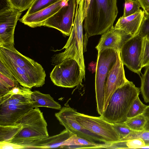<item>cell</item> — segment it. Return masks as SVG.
I'll list each match as a JSON object with an SVG mask.
<instances>
[{
  "label": "cell",
  "instance_id": "36",
  "mask_svg": "<svg viewBox=\"0 0 149 149\" xmlns=\"http://www.w3.org/2000/svg\"><path fill=\"white\" fill-rule=\"evenodd\" d=\"M0 149H25L23 146L9 141H0Z\"/></svg>",
  "mask_w": 149,
  "mask_h": 149
},
{
  "label": "cell",
  "instance_id": "33",
  "mask_svg": "<svg viewBox=\"0 0 149 149\" xmlns=\"http://www.w3.org/2000/svg\"><path fill=\"white\" fill-rule=\"evenodd\" d=\"M11 8L22 12L28 9L34 0H8Z\"/></svg>",
  "mask_w": 149,
  "mask_h": 149
},
{
  "label": "cell",
  "instance_id": "3",
  "mask_svg": "<svg viewBox=\"0 0 149 149\" xmlns=\"http://www.w3.org/2000/svg\"><path fill=\"white\" fill-rule=\"evenodd\" d=\"M85 0H81L79 5L77 4L76 12L72 31L67 41L61 49L63 52L56 54L52 59L53 65L57 64L67 59H73L79 63L85 78V66L83 53V10Z\"/></svg>",
  "mask_w": 149,
  "mask_h": 149
},
{
  "label": "cell",
  "instance_id": "38",
  "mask_svg": "<svg viewBox=\"0 0 149 149\" xmlns=\"http://www.w3.org/2000/svg\"><path fill=\"white\" fill-rule=\"evenodd\" d=\"M143 114L147 118L148 120H149V105L147 106Z\"/></svg>",
  "mask_w": 149,
  "mask_h": 149
},
{
  "label": "cell",
  "instance_id": "17",
  "mask_svg": "<svg viewBox=\"0 0 149 149\" xmlns=\"http://www.w3.org/2000/svg\"><path fill=\"white\" fill-rule=\"evenodd\" d=\"M145 16L144 11L140 9L131 15L120 17L114 27L124 31L132 37L138 34Z\"/></svg>",
  "mask_w": 149,
  "mask_h": 149
},
{
  "label": "cell",
  "instance_id": "26",
  "mask_svg": "<svg viewBox=\"0 0 149 149\" xmlns=\"http://www.w3.org/2000/svg\"><path fill=\"white\" fill-rule=\"evenodd\" d=\"M32 92L30 88L21 86L18 84L13 88L2 96H0V101L15 95H22L30 98Z\"/></svg>",
  "mask_w": 149,
  "mask_h": 149
},
{
  "label": "cell",
  "instance_id": "16",
  "mask_svg": "<svg viewBox=\"0 0 149 149\" xmlns=\"http://www.w3.org/2000/svg\"><path fill=\"white\" fill-rule=\"evenodd\" d=\"M66 0H60L53 4L34 13L24 15L19 19L24 24L34 28L43 26L44 22L57 13L64 4Z\"/></svg>",
  "mask_w": 149,
  "mask_h": 149
},
{
  "label": "cell",
  "instance_id": "24",
  "mask_svg": "<svg viewBox=\"0 0 149 149\" xmlns=\"http://www.w3.org/2000/svg\"><path fill=\"white\" fill-rule=\"evenodd\" d=\"M61 0H34L26 13L27 16L46 8Z\"/></svg>",
  "mask_w": 149,
  "mask_h": 149
},
{
  "label": "cell",
  "instance_id": "8",
  "mask_svg": "<svg viewBox=\"0 0 149 149\" xmlns=\"http://www.w3.org/2000/svg\"><path fill=\"white\" fill-rule=\"evenodd\" d=\"M76 120L83 127L101 137L105 143H112L119 140L118 136L111 123L101 116H90L77 112L75 113Z\"/></svg>",
  "mask_w": 149,
  "mask_h": 149
},
{
  "label": "cell",
  "instance_id": "30",
  "mask_svg": "<svg viewBox=\"0 0 149 149\" xmlns=\"http://www.w3.org/2000/svg\"><path fill=\"white\" fill-rule=\"evenodd\" d=\"M125 3L123 17L133 15L139 11L141 7L138 0H125Z\"/></svg>",
  "mask_w": 149,
  "mask_h": 149
},
{
  "label": "cell",
  "instance_id": "29",
  "mask_svg": "<svg viewBox=\"0 0 149 149\" xmlns=\"http://www.w3.org/2000/svg\"><path fill=\"white\" fill-rule=\"evenodd\" d=\"M30 103H31L30 98L19 95H13L0 101V104L4 105H18Z\"/></svg>",
  "mask_w": 149,
  "mask_h": 149
},
{
  "label": "cell",
  "instance_id": "23",
  "mask_svg": "<svg viewBox=\"0 0 149 149\" xmlns=\"http://www.w3.org/2000/svg\"><path fill=\"white\" fill-rule=\"evenodd\" d=\"M148 120L143 114L128 118L125 122L128 127L132 130L135 131L144 130V127Z\"/></svg>",
  "mask_w": 149,
  "mask_h": 149
},
{
  "label": "cell",
  "instance_id": "37",
  "mask_svg": "<svg viewBox=\"0 0 149 149\" xmlns=\"http://www.w3.org/2000/svg\"><path fill=\"white\" fill-rule=\"evenodd\" d=\"M143 9L145 15H149V0H138Z\"/></svg>",
  "mask_w": 149,
  "mask_h": 149
},
{
  "label": "cell",
  "instance_id": "1",
  "mask_svg": "<svg viewBox=\"0 0 149 149\" xmlns=\"http://www.w3.org/2000/svg\"><path fill=\"white\" fill-rule=\"evenodd\" d=\"M0 61L21 86L31 89L42 86L46 74L42 66L19 52L12 44L0 45Z\"/></svg>",
  "mask_w": 149,
  "mask_h": 149
},
{
  "label": "cell",
  "instance_id": "40",
  "mask_svg": "<svg viewBox=\"0 0 149 149\" xmlns=\"http://www.w3.org/2000/svg\"><path fill=\"white\" fill-rule=\"evenodd\" d=\"M76 0L77 3V4L79 5L80 2H81V0Z\"/></svg>",
  "mask_w": 149,
  "mask_h": 149
},
{
  "label": "cell",
  "instance_id": "31",
  "mask_svg": "<svg viewBox=\"0 0 149 149\" xmlns=\"http://www.w3.org/2000/svg\"><path fill=\"white\" fill-rule=\"evenodd\" d=\"M140 138L144 141L145 146L143 148H149V131H133L126 137L118 140L124 141L134 139Z\"/></svg>",
  "mask_w": 149,
  "mask_h": 149
},
{
  "label": "cell",
  "instance_id": "19",
  "mask_svg": "<svg viewBox=\"0 0 149 149\" xmlns=\"http://www.w3.org/2000/svg\"><path fill=\"white\" fill-rule=\"evenodd\" d=\"M30 100L34 108L43 107L60 110L61 106L49 94H45L39 91L32 92Z\"/></svg>",
  "mask_w": 149,
  "mask_h": 149
},
{
  "label": "cell",
  "instance_id": "12",
  "mask_svg": "<svg viewBox=\"0 0 149 149\" xmlns=\"http://www.w3.org/2000/svg\"><path fill=\"white\" fill-rule=\"evenodd\" d=\"M22 14L19 10L11 7L0 10V45H14V34L18 20Z\"/></svg>",
  "mask_w": 149,
  "mask_h": 149
},
{
  "label": "cell",
  "instance_id": "11",
  "mask_svg": "<svg viewBox=\"0 0 149 149\" xmlns=\"http://www.w3.org/2000/svg\"><path fill=\"white\" fill-rule=\"evenodd\" d=\"M76 110L65 105L55 115L60 124L74 134L84 138L91 142H102L105 143L100 136L88 131L76 120L75 113Z\"/></svg>",
  "mask_w": 149,
  "mask_h": 149
},
{
  "label": "cell",
  "instance_id": "4",
  "mask_svg": "<svg viewBox=\"0 0 149 149\" xmlns=\"http://www.w3.org/2000/svg\"><path fill=\"white\" fill-rule=\"evenodd\" d=\"M140 92L139 88L128 80L114 92L101 116L111 123L125 122L130 107Z\"/></svg>",
  "mask_w": 149,
  "mask_h": 149
},
{
  "label": "cell",
  "instance_id": "7",
  "mask_svg": "<svg viewBox=\"0 0 149 149\" xmlns=\"http://www.w3.org/2000/svg\"><path fill=\"white\" fill-rule=\"evenodd\" d=\"M50 77L54 85L69 88L81 84L84 79L79 63L73 59L65 60L56 64L50 73Z\"/></svg>",
  "mask_w": 149,
  "mask_h": 149
},
{
  "label": "cell",
  "instance_id": "32",
  "mask_svg": "<svg viewBox=\"0 0 149 149\" xmlns=\"http://www.w3.org/2000/svg\"><path fill=\"white\" fill-rule=\"evenodd\" d=\"M141 59L142 68L149 65V39L146 37H143Z\"/></svg>",
  "mask_w": 149,
  "mask_h": 149
},
{
  "label": "cell",
  "instance_id": "35",
  "mask_svg": "<svg viewBox=\"0 0 149 149\" xmlns=\"http://www.w3.org/2000/svg\"><path fill=\"white\" fill-rule=\"evenodd\" d=\"M138 34L149 39V15H145Z\"/></svg>",
  "mask_w": 149,
  "mask_h": 149
},
{
  "label": "cell",
  "instance_id": "21",
  "mask_svg": "<svg viewBox=\"0 0 149 149\" xmlns=\"http://www.w3.org/2000/svg\"><path fill=\"white\" fill-rule=\"evenodd\" d=\"M145 146V143L142 139L137 138L108 143L107 148H143Z\"/></svg>",
  "mask_w": 149,
  "mask_h": 149
},
{
  "label": "cell",
  "instance_id": "27",
  "mask_svg": "<svg viewBox=\"0 0 149 149\" xmlns=\"http://www.w3.org/2000/svg\"><path fill=\"white\" fill-rule=\"evenodd\" d=\"M19 83L17 81L0 73V96L19 84Z\"/></svg>",
  "mask_w": 149,
  "mask_h": 149
},
{
  "label": "cell",
  "instance_id": "39",
  "mask_svg": "<svg viewBox=\"0 0 149 149\" xmlns=\"http://www.w3.org/2000/svg\"><path fill=\"white\" fill-rule=\"evenodd\" d=\"M144 130L149 131V120H148L144 127Z\"/></svg>",
  "mask_w": 149,
  "mask_h": 149
},
{
  "label": "cell",
  "instance_id": "34",
  "mask_svg": "<svg viewBox=\"0 0 149 149\" xmlns=\"http://www.w3.org/2000/svg\"><path fill=\"white\" fill-rule=\"evenodd\" d=\"M112 124L118 136L119 140L126 137L133 131L128 127L125 122Z\"/></svg>",
  "mask_w": 149,
  "mask_h": 149
},
{
  "label": "cell",
  "instance_id": "28",
  "mask_svg": "<svg viewBox=\"0 0 149 149\" xmlns=\"http://www.w3.org/2000/svg\"><path fill=\"white\" fill-rule=\"evenodd\" d=\"M147 106L141 102L139 96H138L130 107L127 115V118L143 114Z\"/></svg>",
  "mask_w": 149,
  "mask_h": 149
},
{
  "label": "cell",
  "instance_id": "6",
  "mask_svg": "<svg viewBox=\"0 0 149 149\" xmlns=\"http://www.w3.org/2000/svg\"><path fill=\"white\" fill-rule=\"evenodd\" d=\"M98 51L95 77L97 109L102 116L104 111L105 85L108 73L116 62L118 52L111 48Z\"/></svg>",
  "mask_w": 149,
  "mask_h": 149
},
{
  "label": "cell",
  "instance_id": "14",
  "mask_svg": "<svg viewBox=\"0 0 149 149\" xmlns=\"http://www.w3.org/2000/svg\"><path fill=\"white\" fill-rule=\"evenodd\" d=\"M131 37L124 31L116 29L112 26L102 35L95 48L98 51L111 48L120 52L124 43Z\"/></svg>",
  "mask_w": 149,
  "mask_h": 149
},
{
  "label": "cell",
  "instance_id": "10",
  "mask_svg": "<svg viewBox=\"0 0 149 149\" xmlns=\"http://www.w3.org/2000/svg\"><path fill=\"white\" fill-rule=\"evenodd\" d=\"M143 37L138 34L131 37L124 44L120 54L124 64L140 76L142 68L141 54Z\"/></svg>",
  "mask_w": 149,
  "mask_h": 149
},
{
  "label": "cell",
  "instance_id": "15",
  "mask_svg": "<svg viewBox=\"0 0 149 149\" xmlns=\"http://www.w3.org/2000/svg\"><path fill=\"white\" fill-rule=\"evenodd\" d=\"M33 108L31 103L18 105L0 104V125L16 124L18 119Z\"/></svg>",
  "mask_w": 149,
  "mask_h": 149
},
{
  "label": "cell",
  "instance_id": "9",
  "mask_svg": "<svg viewBox=\"0 0 149 149\" xmlns=\"http://www.w3.org/2000/svg\"><path fill=\"white\" fill-rule=\"evenodd\" d=\"M77 4L76 0H66L62 8L47 19L43 26L56 29L70 36L73 25Z\"/></svg>",
  "mask_w": 149,
  "mask_h": 149
},
{
  "label": "cell",
  "instance_id": "2",
  "mask_svg": "<svg viewBox=\"0 0 149 149\" xmlns=\"http://www.w3.org/2000/svg\"><path fill=\"white\" fill-rule=\"evenodd\" d=\"M118 13L117 0H85L83 17L88 41L91 36L102 35L113 26Z\"/></svg>",
  "mask_w": 149,
  "mask_h": 149
},
{
  "label": "cell",
  "instance_id": "18",
  "mask_svg": "<svg viewBox=\"0 0 149 149\" xmlns=\"http://www.w3.org/2000/svg\"><path fill=\"white\" fill-rule=\"evenodd\" d=\"M73 134L65 129L58 134L34 141L24 146L25 149L60 148L63 142Z\"/></svg>",
  "mask_w": 149,
  "mask_h": 149
},
{
  "label": "cell",
  "instance_id": "20",
  "mask_svg": "<svg viewBox=\"0 0 149 149\" xmlns=\"http://www.w3.org/2000/svg\"><path fill=\"white\" fill-rule=\"evenodd\" d=\"M103 144L91 142L84 138L73 134L65 141L60 148L68 149L100 148Z\"/></svg>",
  "mask_w": 149,
  "mask_h": 149
},
{
  "label": "cell",
  "instance_id": "13",
  "mask_svg": "<svg viewBox=\"0 0 149 149\" xmlns=\"http://www.w3.org/2000/svg\"><path fill=\"white\" fill-rule=\"evenodd\" d=\"M117 61L108 74L105 90L104 111L106 109L112 95L119 87L126 83L124 64L121 60L120 52H118Z\"/></svg>",
  "mask_w": 149,
  "mask_h": 149
},
{
  "label": "cell",
  "instance_id": "25",
  "mask_svg": "<svg viewBox=\"0 0 149 149\" xmlns=\"http://www.w3.org/2000/svg\"><path fill=\"white\" fill-rule=\"evenodd\" d=\"M140 78L141 92L144 101L149 103V65L146 67L144 73Z\"/></svg>",
  "mask_w": 149,
  "mask_h": 149
},
{
  "label": "cell",
  "instance_id": "5",
  "mask_svg": "<svg viewBox=\"0 0 149 149\" xmlns=\"http://www.w3.org/2000/svg\"><path fill=\"white\" fill-rule=\"evenodd\" d=\"M17 124H21L22 128L10 142L24 146L49 136L47 122L38 108L31 110L17 120Z\"/></svg>",
  "mask_w": 149,
  "mask_h": 149
},
{
  "label": "cell",
  "instance_id": "22",
  "mask_svg": "<svg viewBox=\"0 0 149 149\" xmlns=\"http://www.w3.org/2000/svg\"><path fill=\"white\" fill-rule=\"evenodd\" d=\"M20 124L0 125V141L10 142L22 128Z\"/></svg>",
  "mask_w": 149,
  "mask_h": 149
}]
</instances>
